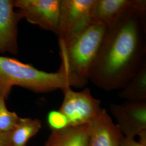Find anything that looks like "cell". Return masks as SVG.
Returning <instances> with one entry per match:
<instances>
[{
  "label": "cell",
  "instance_id": "obj_1",
  "mask_svg": "<svg viewBox=\"0 0 146 146\" xmlns=\"http://www.w3.org/2000/svg\"><path fill=\"white\" fill-rule=\"evenodd\" d=\"M146 13L131 8L106 29L88 80L106 91L121 90L146 64Z\"/></svg>",
  "mask_w": 146,
  "mask_h": 146
},
{
  "label": "cell",
  "instance_id": "obj_2",
  "mask_svg": "<svg viewBox=\"0 0 146 146\" xmlns=\"http://www.w3.org/2000/svg\"><path fill=\"white\" fill-rule=\"evenodd\" d=\"M87 82L72 73L63 61L56 72L48 73L14 58L0 56V95L5 100L15 86L43 93L67 86L82 87Z\"/></svg>",
  "mask_w": 146,
  "mask_h": 146
},
{
  "label": "cell",
  "instance_id": "obj_3",
  "mask_svg": "<svg viewBox=\"0 0 146 146\" xmlns=\"http://www.w3.org/2000/svg\"><path fill=\"white\" fill-rule=\"evenodd\" d=\"M106 29L91 23L67 47L60 48L61 61L72 73L88 80L90 68L99 50Z\"/></svg>",
  "mask_w": 146,
  "mask_h": 146
},
{
  "label": "cell",
  "instance_id": "obj_4",
  "mask_svg": "<svg viewBox=\"0 0 146 146\" xmlns=\"http://www.w3.org/2000/svg\"><path fill=\"white\" fill-rule=\"evenodd\" d=\"M94 0H61L56 35L60 48L67 47L88 26Z\"/></svg>",
  "mask_w": 146,
  "mask_h": 146
},
{
  "label": "cell",
  "instance_id": "obj_5",
  "mask_svg": "<svg viewBox=\"0 0 146 146\" xmlns=\"http://www.w3.org/2000/svg\"><path fill=\"white\" fill-rule=\"evenodd\" d=\"M61 90L64 99L58 110L66 117L68 127L90 124L103 110L101 101L92 96L88 88L81 92H75L67 86Z\"/></svg>",
  "mask_w": 146,
  "mask_h": 146
},
{
  "label": "cell",
  "instance_id": "obj_6",
  "mask_svg": "<svg viewBox=\"0 0 146 146\" xmlns=\"http://www.w3.org/2000/svg\"><path fill=\"white\" fill-rule=\"evenodd\" d=\"M61 0H15L14 8L21 19L56 34Z\"/></svg>",
  "mask_w": 146,
  "mask_h": 146
},
{
  "label": "cell",
  "instance_id": "obj_7",
  "mask_svg": "<svg viewBox=\"0 0 146 146\" xmlns=\"http://www.w3.org/2000/svg\"><path fill=\"white\" fill-rule=\"evenodd\" d=\"M121 133L125 137L139 136V142L146 143V101H127L121 104H110Z\"/></svg>",
  "mask_w": 146,
  "mask_h": 146
},
{
  "label": "cell",
  "instance_id": "obj_8",
  "mask_svg": "<svg viewBox=\"0 0 146 146\" xmlns=\"http://www.w3.org/2000/svg\"><path fill=\"white\" fill-rule=\"evenodd\" d=\"M131 8L146 9L145 0H94L90 23L107 28Z\"/></svg>",
  "mask_w": 146,
  "mask_h": 146
},
{
  "label": "cell",
  "instance_id": "obj_9",
  "mask_svg": "<svg viewBox=\"0 0 146 146\" xmlns=\"http://www.w3.org/2000/svg\"><path fill=\"white\" fill-rule=\"evenodd\" d=\"M14 8L13 1L0 0V54L18 53V23L21 19Z\"/></svg>",
  "mask_w": 146,
  "mask_h": 146
},
{
  "label": "cell",
  "instance_id": "obj_10",
  "mask_svg": "<svg viewBox=\"0 0 146 146\" xmlns=\"http://www.w3.org/2000/svg\"><path fill=\"white\" fill-rule=\"evenodd\" d=\"M124 136L106 110L90 123L87 146H120Z\"/></svg>",
  "mask_w": 146,
  "mask_h": 146
},
{
  "label": "cell",
  "instance_id": "obj_11",
  "mask_svg": "<svg viewBox=\"0 0 146 146\" xmlns=\"http://www.w3.org/2000/svg\"><path fill=\"white\" fill-rule=\"evenodd\" d=\"M90 124L52 130L44 146H87Z\"/></svg>",
  "mask_w": 146,
  "mask_h": 146
},
{
  "label": "cell",
  "instance_id": "obj_12",
  "mask_svg": "<svg viewBox=\"0 0 146 146\" xmlns=\"http://www.w3.org/2000/svg\"><path fill=\"white\" fill-rule=\"evenodd\" d=\"M41 127L40 120L20 118L15 128L10 131L11 146H26L29 140L36 135Z\"/></svg>",
  "mask_w": 146,
  "mask_h": 146
},
{
  "label": "cell",
  "instance_id": "obj_13",
  "mask_svg": "<svg viewBox=\"0 0 146 146\" xmlns=\"http://www.w3.org/2000/svg\"><path fill=\"white\" fill-rule=\"evenodd\" d=\"M118 96L127 101H146V63L123 88Z\"/></svg>",
  "mask_w": 146,
  "mask_h": 146
},
{
  "label": "cell",
  "instance_id": "obj_14",
  "mask_svg": "<svg viewBox=\"0 0 146 146\" xmlns=\"http://www.w3.org/2000/svg\"><path fill=\"white\" fill-rule=\"evenodd\" d=\"M20 118L15 112L11 111L7 109L5 100L0 95V131L10 132L13 131Z\"/></svg>",
  "mask_w": 146,
  "mask_h": 146
},
{
  "label": "cell",
  "instance_id": "obj_15",
  "mask_svg": "<svg viewBox=\"0 0 146 146\" xmlns=\"http://www.w3.org/2000/svg\"><path fill=\"white\" fill-rule=\"evenodd\" d=\"M47 122L52 131L60 130L68 127V120L59 110H52L49 112Z\"/></svg>",
  "mask_w": 146,
  "mask_h": 146
},
{
  "label": "cell",
  "instance_id": "obj_16",
  "mask_svg": "<svg viewBox=\"0 0 146 146\" xmlns=\"http://www.w3.org/2000/svg\"><path fill=\"white\" fill-rule=\"evenodd\" d=\"M120 146H146V145L142 144L139 141H135L134 137L124 136Z\"/></svg>",
  "mask_w": 146,
  "mask_h": 146
},
{
  "label": "cell",
  "instance_id": "obj_17",
  "mask_svg": "<svg viewBox=\"0 0 146 146\" xmlns=\"http://www.w3.org/2000/svg\"><path fill=\"white\" fill-rule=\"evenodd\" d=\"M0 146H11L10 132L0 131Z\"/></svg>",
  "mask_w": 146,
  "mask_h": 146
}]
</instances>
